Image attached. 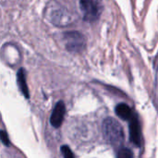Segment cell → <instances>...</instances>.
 Segmentation results:
<instances>
[{
    "label": "cell",
    "mask_w": 158,
    "mask_h": 158,
    "mask_svg": "<svg viewBox=\"0 0 158 158\" xmlns=\"http://www.w3.org/2000/svg\"><path fill=\"white\" fill-rule=\"evenodd\" d=\"M66 47L70 52H81L85 46V40L79 31H69L64 33Z\"/></svg>",
    "instance_id": "cell-3"
},
{
    "label": "cell",
    "mask_w": 158,
    "mask_h": 158,
    "mask_svg": "<svg viewBox=\"0 0 158 158\" xmlns=\"http://www.w3.org/2000/svg\"><path fill=\"white\" fill-rule=\"evenodd\" d=\"M80 8L83 19L91 23L97 21L103 11V6L99 0H80Z\"/></svg>",
    "instance_id": "cell-2"
},
{
    "label": "cell",
    "mask_w": 158,
    "mask_h": 158,
    "mask_svg": "<svg viewBox=\"0 0 158 158\" xmlns=\"http://www.w3.org/2000/svg\"><path fill=\"white\" fill-rule=\"evenodd\" d=\"M60 150H61V153H62L64 158H75L73 153L71 152V150H70V148L69 146L63 145V146H61Z\"/></svg>",
    "instance_id": "cell-9"
},
{
    "label": "cell",
    "mask_w": 158,
    "mask_h": 158,
    "mask_svg": "<svg viewBox=\"0 0 158 158\" xmlns=\"http://www.w3.org/2000/svg\"><path fill=\"white\" fill-rule=\"evenodd\" d=\"M17 80H18V85H19V88L20 92L22 93V94L26 98H29L30 97V94H29V90H28L27 83H26V77H25V71H24V69H20L18 71Z\"/></svg>",
    "instance_id": "cell-7"
},
{
    "label": "cell",
    "mask_w": 158,
    "mask_h": 158,
    "mask_svg": "<svg viewBox=\"0 0 158 158\" xmlns=\"http://www.w3.org/2000/svg\"><path fill=\"white\" fill-rule=\"evenodd\" d=\"M130 140L136 146H141L142 144V133H141V126L139 123V119L137 116L133 115L130 119Z\"/></svg>",
    "instance_id": "cell-4"
},
{
    "label": "cell",
    "mask_w": 158,
    "mask_h": 158,
    "mask_svg": "<svg viewBox=\"0 0 158 158\" xmlns=\"http://www.w3.org/2000/svg\"><path fill=\"white\" fill-rule=\"evenodd\" d=\"M103 134L105 140L113 146H119L124 141V131L122 126L112 118H107L104 120Z\"/></svg>",
    "instance_id": "cell-1"
},
{
    "label": "cell",
    "mask_w": 158,
    "mask_h": 158,
    "mask_svg": "<svg viewBox=\"0 0 158 158\" xmlns=\"http://www.w3.org/2000/svg\"><path fill=\"white\" fill-rule=\"evenodd\" d=\"M117 158H133V154L129 148L123 147L118 151Z\"/></svg>",
    "instance_id": "cell-8"
},
{
    "label": "cell",
    "mask_w": 158,
    "mask_h": 158,
    "mask_svg": "<svg viewBox=\"0 0 158 158\" xmlns=\"http://www.w3.org/2000/svg\"><path fill=\"white\" fill-rule=\"evenodd\" d=\"M65 113H66V107H65V104L62 101H59L51 115L50 118V123L54 128H59L62 125L64 117H65Z\"/></svg>",
    "instance_id": "cell-5"
},
{
    "label": "cell",
    "mask_w": 158,
    "mask_h": 158,
    "mask_svg": "<svg viewBox=\"0 0 158 158\" xmlns=\"http://www.w3.org/2000/svg\"><path fill=\"white\" fill-rule=\"evenodd\" d=\"M115 111H116V114L120 118H122L124 120H130L133 116V113H132L131 107L127 104H124V103L118 104L116 106Z\"/></svg>",
    "instance_id": "cell-6"
},
{
    "label": "cell",
    "mask_w": 158,
    "mask_h": 158,
    "mask_svg": "<svg viewBox=\"0 0 158 158\" xmlns=\"http://www.w3.org/2000/svg\"><path fill=\"white\" fill-rule=\"evenodd\" d=\"M0 136H1V141H2V143H3L6 146H9V145H10V142H9V139H8V136H7L6 132L5 131H1Z\"/></svg>",
    "instance_id": "cell-10"
}]
</instances>
